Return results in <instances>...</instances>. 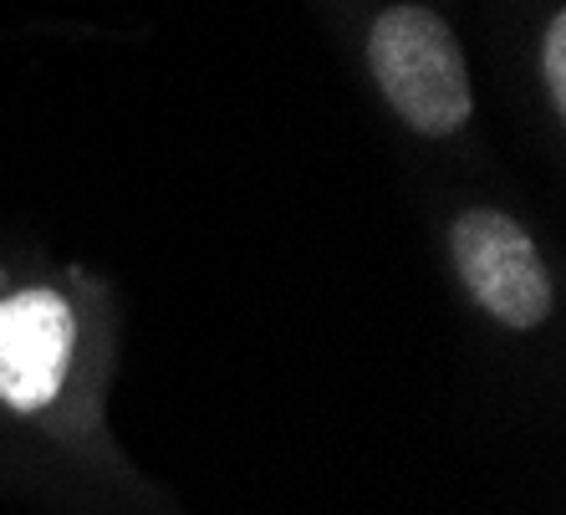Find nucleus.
<instances>
[{
  "label": "nucleus",
  "mask_w": 566,
  "mask_h": 515,
  "mask_svg": "<svg viewBox=\"0 0 566 515\" xmlns=\"http://www.w3.org/2000/svg\"><path fill=\"white\" fill-rule=\"evenodd\" d=\"M541 82H546V97L562 113L566 107V15L556 11L541 31Z\"/></svg>",
  "instance_id": "obj_4"
},
{
  "label": "nucleus",
  "mask_w": 566,
  "mask_h": 515,
  "mask_svg": "<svg viewBox=\"0 0 566 515\" xmlns=\"http://www.w3.org/2000/svg\"><path fill=\"white\" fill-rule=\"evenodd\" d=\"M368 62L382 97L423 138H454L474 113L470 66L444 15L429 6H388L368 31Z\"/></svg>",
  "instance_id": "obj_1"
},
{
  "label": "nucleus",
  "mask_w": 566,
  "mask_h": 515,
  "mask_svg": "<svg viewBox=\"0 0 566 515\" xmlns=\"http://www.w3.org/2000/svg\"><path fill=\"white\" fill-rule=\"evenodd\" d=\"M449 255H454V271L474 296V306L501 327L536 332L552 317V271L541 261L536 240L526 235V225L505 210H490V204L464 210L449 230Z\"/></svg>",
  "instance_id": "obj_3"
},
{
  "label": "nucleus",
  "mask_w": 566,
  "mask_h": 515,
  "mask_svg": "<svg viewBox=\"0 0 566 515\" xmlns=\"http://www.w3.org/2000/svg\"><path fill=\"white\" fill-rule=\"evenodd\" d=\"M82 322L66 296L21 286L0 296V413L15 423H52L77 393Z\"/></svg>",
  "instance_id": "obj_2"
}]
</instances>
